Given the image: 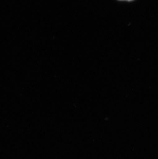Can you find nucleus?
Listing matches in <instances>:
<instances>
[{"instance_id":"f257e3e1","label":"nucleus","mask_w":158,"mask_h":159,"mask_svg":"<svg viewBox=\"0 0 158 159\" xmlns=\"http://www.w3.org/2000/svg\"><path fill=\"white\" fill-rule=\"evenodd\" d=\"M119 1H133L134 0H119Z\"/></svg>"}]
</instances>
